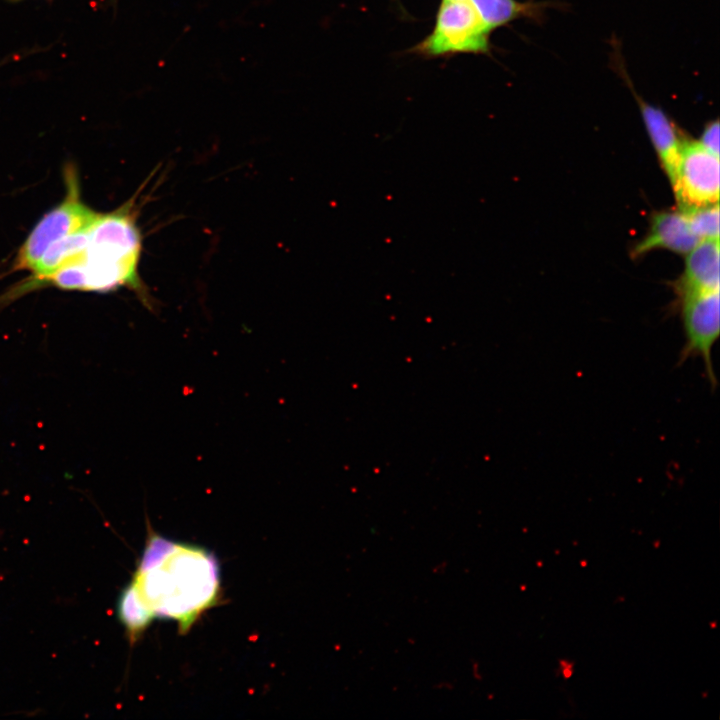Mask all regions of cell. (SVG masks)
<instances>
[{"instance_id":"4","label":"cell","mask_w":720,"mask_h":720,"mask_svg":"<svg viewBox=\"0 0 720 720\" xmlns=\"http://www.w3.org/2000/svg\"><path fill=\"white\" fill-rule=\"evenodd\" d=\"M490 34L469 0H442L432 31L409 52L425 58L487 54Z\"/></svg>"},{"instance_id":"15","label":"cell","mask_w":720,"mask_h":720,"mask_svg":"<svg viewBox=\"0 0 720 720\" xmlns=\"http://www.w3.org/2000/svg\"><path fill=\"white\" fill-rule=\"evenodd\" d=\"M659 543H660L659 541H657V542L655 541V542H654V547H655V548H658V547H659Z\"/></svg>"},{"instance_id":"9","label":"cell","mask_w":720,"mask_h":720,"mask_svg":"<svg viewBox=\"0 0 720 720\" xmlns=\"http://www.w3.org/2000/svg\"><path fill=\"white\" fill-rule=\"evenodd\" d=\"M633 94L658 159L672 184L685 139L663 110L647 103L634 91Z\"/></svg>"},{"instance_id":"14","label":"cell","mask_w":720,"mask_h":720,"mask_svg":"<svg viewBox=\"0 0 720 720\" xmlns=\"http://www.w3.org/2000/svg\"><path fill=\"white\" fill-rule=\"evenodd\" d=\"M581 566H582V567H586V566H587V561H586V560H582V561H581Z\"/></svg>"},{"instance_id":"1","label":"cell","mask_w":720,"mask_h":720,"mask_svg":"<svg viewBox=\"0 0 720 720\" xmlns=\"http://www.w3.org/2000/svg\"><path fill=\"white\" fill-rule=\"evenodd\" d=\"M219 589V566L213 553L151 534L122 592L138 602L151 620H175L180 631L186 632L216 604Z\"/></svg>"},{"instance_id":"8","label":"cell","mask_w":720,"mask_h":720,"mask_svg":"<svg viewBox=\"0 0 720 720\" xmlns=\"http://www.w3.org/2000/svg\"><path fill=\"white\" fill-rule=\"evenodd\" d=\"M719 238L700 240L688 253L685 268L674 286L677 298L719 291Z\"/></svg>"},{"instance_id":"10","label":"cell","mask_w":720,"mask_h":720,"mask_svg":"<svg viewBox=\"0 0 720 720\" xmlns=\"http://www.w3.org/2000/svg\"><path fill=\"white\" fill-rule=\"evenodd\" d=\"M486 27L494 29L519 18H536L543 9V3L520 2L518 0H469Z\"/></svg>"},{"instance_id":"2","label":"cell","mask_w":720,"mask_h":720,"mask_svg":"<svg viewBox=\"0 0 720 720\" xmlns=\"http://www.w3.org/2000/svg\"><path fill=\"white\" fill-rule=\"evenodd\" d=\"M87 233L85 257L75 263L82 291L109 292L125 287L152 309L153 301L139 275L142 235L135 200L111 212L98 213Z\"/></svg>"},{"instance_id":"3","label":"cell","mask_w":720,"mask_h":720,"mask_svg":"<svg viewBox=\"0 0 720 720\" xmlns=\"http://www.w3.org/2000/svg\"><path fill=\"white\" fill-rule=\"evenodd\" d=\"M66 194L64 199L34 226L17 251L12 269L32 271L45 251L55 242L86 230L99 212L81 199L79 180L72 166L64 172Z\"/></svg>"},{"instance_id":"13","label":"cell","mask_w":720,"mask_h":720,"mask_svg":"<svg viewBox=\"0 0 720 720\" xmlns=\"http://www.w3.org/2000/svg\"><path fill=\"white\" fill-rule=\"evenodd\" d=\"M559 667L561 670L562 677L564 679H569L573 675L574 663L570 662L568 659H560Z\"/></svg>"},{"instance_id":"5","label":"cell","mask_w":720,"mask_h":720,"mask_svg":"<svg viewBox=\"0 0 720 720\" xmlns=\"http://www.w3.org/2000/svg\"><path fill=\"white\" fill-rule=\"evenodd\" d=\"M719 291L687 295L678 299L685 342L678 364L701 358L712 389L717 385L712 352L720 335Z\"/></svg>"},{"instance_id":"11","label":"cell","mask_w":720,"mask_h":720,"mask_svg":"<svg viewBox=\"0 0 720 720\" xmlns=\"http://www.w3.org/2000/svg\"><path fill=\"white\" fill-rule=\"evenodd\" d=\"M681 210V209H680ZM693 233L700 239L719 238V205L682 210Z\"/></svg>"},{"instance_id":"6","label":"cell","mask_w":720,"mask_h":720,"mask_svg":"<svg viewBox=\"0 0 720 720\" xmlns=\"http://www.w3.org/2000/svg\"><path fill=\"white\" fill-rule=\"evenodd\" d=\"M719 169V156L698 140L685 139L671 184L678 208L690 210L717 204Z\"/></svg>"},{"instance_id":"7","label":"cell","mask_w":720,"mask_h":720,"mask_svg":"<svg viewBox=\"0 0 720 720\" xmlns=\"http://www.w3.org/2000/svg\"><path fill=\"white\" fill-rule=\"evenodd\" d=\"M700 239L693 233L684 211L661 210L650 215L645 236L633 247L631 256L640 257L655 249L687 254Z\"/></svg>"},{"instance_id":"12","label":"cell","mask_w":720,"mask_h":720,"mask_svg":"<svg viewBox=\"0 0 720 720\" xmlns=\"http://www.w3.org/2000/svg\"><path fill=\"white\" fill-rule=\"evenodd\" d=\"M698 142L707 150L719 156V121H711L708 123Z\"/></svg>"}]
</instances>
